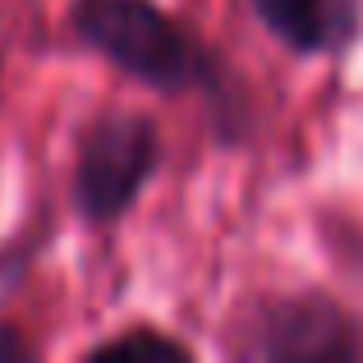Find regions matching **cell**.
Wrapping results in <instances>:
<instances>
[{
  "mask_svg": "<svg viewBox=\"0 0 363 363\" xmlns=\"http://www.w3.org/2000/svg\"><path fill=\"white\" fill-rule=\"evenodd\" d=\"M74 28L88 46L152 88L179 92L212 79L207 55L152 0H79Z\"/></svg>",
  "mask_w": 363,
  "mask_h": 363,
  "instance_id": "cell-1",
  "label": "cell"
},
{
  "mask_svg": "<svg viewBox=\"0 0 363 363\" xmlns=\"http://www.w3.org/2000/svg\"><path fill=\"white\" fill-rule=\"evenodd\" d=\"M157 166V129L143 116H106L88 129L79 152V170H74V203L92 216L124 212L143 179Z\"/></svg>",
  "mask_w": 363,
  "mask_h": 363,
  "instance_id": "cell-2",
  "label": "cell"
},
{
  "mask_svg": "<svg viewBox=\"0 0 363 363\" xmlns=\"http://www.w3.org/2000/svg\"><path fill=\"white\" fill-rule=\"evenodd\" d=\"M340 0H253L257 18L294 51H318L340 33Z\"/></svg>",
  "mask_w": 363,
  "mask_h": 363,
  "instance_id": "cell-3",
  "label": "cell"
},
{
  "mask_svg": "<svg viewBox=\"0 0 363 363\" xmlns=\"http://www.w3.org/2000/svg\"><path fill=\"white\" fill-rule=\"evenodd\" d=\"M189 359V350L170 336H157V331H133V336L106 340V345L92 350V359Z\"/></svg>",
  "mask_w": 363,
  "mask_h": 363,
  "instance_id": "cell-4",
  "label": "cell"
},
{
  "mask_svg": "<svg viewBox=\"0 0 363 363\" xmlns=\"http://www.w3.org/2000/svg\"><path fill=\"white\" fill-rule=\"evenodd\" d=\"M9 359H28V345L9 327H0V363H9Z\"/></svg>",
  "mask_w": 363,
  "mask_h": 363,
  "instance_id": "cell-5",
  "label": "cell"
}]
</instances>
